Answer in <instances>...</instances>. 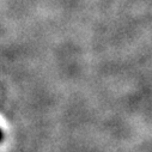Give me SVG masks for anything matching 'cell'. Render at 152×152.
<instances>
[{"label":"cell","mask_w":152,"mask_h":152,"mask_svg":"<svg viewBox=\"0 0 152 152\" xmlns=\"http://www.w3.org/2000/svg\"><path fill=\"white\" fill-rule=\"evenodd\" d=\"M3 138H4V134H3V132H1V129H0V142H1V140H3Z\"/></svg>","instance_id":"6da1fadb"}]
</instances>
